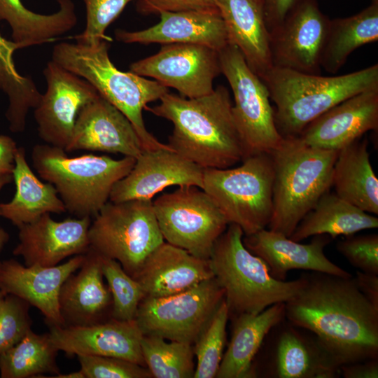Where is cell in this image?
Masks as SVG:
<instances>
[{
  "mask_svg": "<svg viewBox=\"0 0 378 378\" xmlns=\"http://www.w3.org/2000/svg\"><path fill=\"white\" fill-rule=\"evenodd\" d=\"M108 41L57 43L52 52V61L87 80L120 111L134 127L144 150L169 147L147 130L142 114L148 103L160 100L169 92L168 88L156 80L118 69L108 56Z\"/></svg>",
  "mask_w": 378,
  "mask_h": 378,
  "instance_id": "3957f363",
  "label": "cell"
},
{
  "mask_svg": "<svg viewBox=\"0 0 378 378\" xmlns=\"http://www.w3.org/2000/svg\"><path fill=\"white\" fill-rule=\"evenodd\" d=\"M332 186L340 197L365 212L378 214V179L370 163L366 139L339 150Z\"/></svg>",
  "mask_w": 378,
  "mask_h": 378,
  "instance_id": "f546056e",
  "label": "cell"
},
{
  "mask_svg": "<svg viewBox=\"0 0 378 378\" xmlns=\"http://www.w3.org/2000/svg\"><path fill=\"white\" fill-rule=\"evenodd\" d=\"M1 261H0V265H1ZM4 295H5V294L2 292L1 288V285H0V298H1Z\"/></svg>",
  "mask_w": 378,
  "mask_h": 378,
  "instance_id": "f907efd6",
  "label": "cell"
},
{
  "mask_svg": "<svg viewBox=\"0 0 378 378\" xmlns=\"http://www.w3.org/2000/svg\"><path fill=\"white\" fill-rule=\"evenodd\" d=\"M90 217L52 219L49 213L18 227L19 242L13 251L24 265L51 267L68 257L85 253L90 248Z\"/></svg>",
  "mask_w": 378,
  "mask_h": 378,
  "instance_id": "ac0fdd59",
  "label": "cell"
},
{
  "mask_svg": "<svg viewBox=\"0 0 378 378\" xmlns=\"http://www.w3.org/2000/svg\"><path fill=\"white\" fill-rule=\"evenodd\" d=\"M130 71L150 77L191 99L211 93L221 69L216 50L199 44L169 43L164 44L157 53L131 64Z\"/></svg>",
  "mask_w": 378,
  "mask_h": 378,
  "instance_id": "5bb4252c",
  "label": "cell"
},
{
  "mask_svg": "<svg viewBox=\"0 0 378 378\" xmlns=\"http://www.w3.org/2000/svg\"><path fill=\"white\" fill-rule=\"evenodd\" d=\"M13 181L12 174H6L0 176V192L2 188ZM9 240L8 233L1 227H0V253Z\"/></svg>",
  "mask_w": 378,
  "mask_h": 378,
  "instance_id": "c3c4849f",
  "label": "cell"
},
{
  "mask_svg": "<svg viewBox=\"0 0 378 378\" xmlns=\"http://www.w3.org/2000/svg\"><path fill=\"white\" fill-rule=\"evenodd\" d=\"M299 0H263V12L269 31L278 27Z\"/></svg>",
  "mask_w": 378,
  "mask_h": 378,
  "instance_id": "ee69618b",
  "label": "cell"
},
{
  "mask_svg": "<svg viewBox=\"0 0 378 378\" xmlns=\"http://www.w3.org/2000/svg\"><path fill=\"white\" fill-rule=\"evenodd\" d=\"M29 304L13 295L0 298V354L17 344L31 329Z\"/></svg>",
  "mask_w": 378,
  "mask_h": 378,
  "instance_id": "f35d334b",
  "label": "cell"
},
{
  "mask_svg": "<svg viewBox=\"0 0 378 378\" xmlns=\"http://www.w3.org/2000/svg\"><path fill=\"white\" fill-rule=\"evenodd\" d=\"M38 377L40 378H84V376L82 373V372L79 370L76 372H73L67 374H61L60 372L59 374H57L55 375L52 376H43L40 375Z\"/></svg>",
  "mask_w": 378,
  "mask_h": 378,
  "instance_id": "681fc988",
  "label": "cell"
},
{
  "mask_svg": "<svg viewBox=\"0 0 378 378\" xmlns=\"http://www.w3.org/2000/svg\"><path fill=\"white\" fill-rule=\"evenodd\" d=\"M54 346L68 356H110L146 366L141 348L143 333L135 319H110L86 326H50Z\"/></svg>",
  "mask_w": 378,
  "mask_h": 378,
  "instance_id": "ffe728a7",
  "label": "cell"
},
{
  "mask_svg": "<svg viewBox=\"0 0 378 378\" xmlns=\"http://www.w3.org/2000/svg\"><path fill=\"white\" fill-rule=\"evenodd\" d=\"M144 335L141 340L146 368L155 378H192L195 374L192 344Z\"/></svg>",
  "mask_w": 378,
  "mask_h": 378,
  "instance_id": "d590c367",
  "label": "cell"
},
{
  "mask_svg": "<svg viewBox=\"0 0 378 378\" xmlns=\"http://www.w3.org/2000/svg\"><path fill=\"white\" fill-rule=\"evenodd\" d=\"M166 242L209 260L214 246L229 223L202 188L185 186L153 202Z\"/></svg>",
  "mask_w": 378,
  "mask_h": 378,
  "instance_id": "8fae6325",
  "label": "cell"
},
{
  "mask_svg": "<svg viewBox=\"0 0 378 378\" xmlns=\"http://www.w3.org/2000/svg\"><path fill=\"white\" fill-rule=\"evenodd\" d=\"M224 298L213 277L174 295L145 296L134 319L144 335L193 344Z\"/></svg>",
  "mask_w": 378,
  "mask_h": 378,
  "instance_id": "4fadbf2b",
  "label": "cell"
},
{
  "mask_svg": "<svg viewBox=\"0 0 378 378\" xmlns=\"http://www.w3.org/2000/svg\"><path fill=\"white\" fill-rule=\"evenodd\" d=\"M340 371L344 378H377L378 358L344 364Z\"/></svg>",
  "mask_w": 378,
  "mask_h": 378,
  "instance_id": "f6af8a7d",
  "label": "cell"
},
{
  "mask_svg": "<svg viewBox=\"0 0 378 378\" xmlns=\"http://www.w3.org/2000/svg\"><path fill=\"white\" fill-rule=\"evenodd\" d=\"M341 365L311 331L286 318L266 335L251 368L252 378H338Z\"/></svg>",
  "mask_w": 378,
  "mask_h": 378,
  "instance_id": "7c38bea8",
  "label": "cell"
},
{
  "mask_svg": "<svg viewBox=\"0 0 378 378\" xmlns=\"http://www.w3.org/2000/svg\"><path fill=\"white\" fill-rule=\"evenodd\" d=\"M337 251L359 271L378 275V234L350 235L337 244Z\"/></svg>",
  "mask_w": 378,
  "mask_h": 378,
  "instance_id": "b9f144b4",
  "label": "cell"
},
{
  "mask_svg": "<svg viewBox=\"0 0 378 378\" xmlns=\"http://www.w3.org/2000/svg\"><path fill=\"white\" fill-rule=\"evenodd\" d=\"M59 9L43 15L27 9L21 0H0V21L11 29L13 41L24 48L50 43L71 30L78 18L71 0H58Z\"/></svg>",
  "mask_w": 378,
  "mask_h": 378,
  "instance_id": "4dcf8cb0",
  "label": "cell"
},
{
  "mask_svg": "<svg viewBox=\"0 0 378 378\" xmlns=\"http://www.w3.org/2000/svg\"><path fill=\"white\" fill-rule=\"evenodd\" d=\"M377 40L378 0H370L368 6L354 15L329 20L321 67L335 74L355 50Z\"/></svg>",
  "mask_w": 378,
  "mask_h": 378,
  "instance_id": "d6a6232c",
  "label": "cell"
},
{
  "mask_svg": "<svg viewBox=\"0 0 378 378\" xmlns=\"http://www.w3.org/2000/svg\"><path fill=\"white\" fill-rule=\"evenodd\" d=\"M232 337L217 378H252L253 361L270 330L285 318V303L272 304L257 314L234 317Z\"/></svg>",
  "mask_w": 378,
  "mask_h": 378,
  "instance_id": "83f0119b",
  "label": "cell"
},
{
  "mask_svg": "<svg viewBox=\"0 0 378 378\" xmlns=\"http://www.w3.org/2000/svg\"><path fill=\"white\" fill-rule=\"evenodd\" d=\"M339 150L309 146L284 136L270 153L274 169L272 214L268 229L289 237L304 216L332 186Z\"/></svg>",
  "mask_w": 378,
  "mask_h": 378,
  "instance_id": "5b68a950",
  "label": "cell"
},
{
  "mask_svg": "<svg viewBox=\"0 0 378 378\" xmlns=\"http://www.w3.org/2000/svg\"><path fill=\"white\" fill-rule=\"evenodd\" d=\"M18 148L13 138L0 134V176L12 174Z\"/></svg>",
  "mask_w": 378,
  "mask_h": 378,
  "instance_id": "bcb514c9",
  "label": "cell"
},
{
  "mask_svg": "<svg viewBox=\"0 0 378 378\" xmlns=\"http://www.w3.org/2000/svg\"><path fill=\"white\" fill-rule=\"evenodd\" d=\"M378 129V86L352 96L316 118L298 137L307 145L340 150Z\"/></svg>",
  "mask_w": 378,
  "mask_h": 378,
  "instance_id": "44dd1931",
  "label": "cell"
},
{
  "mask_svg": "<svg viewBox=\"0 0 378 378\" xmlns=\"http://www.w3.org/2000/svg\"><path fill=\"white\" fill-rule=\"evenodd\" d=\"M329 20L316 0H299L283 22L270 31L272 67L321 74Z\"/></svg>",
  "mask_w": 378,
  "mask_h": 378,
  "instance_id": "9a60e30c",
  "label": "cell"
},
{
  "mask_svg": "<svg viewBox=\"0 0 378 378\" xmlns=\"http://www.w3.org/2000/svg\"><path fill=\"white\" fill-rule=\"evenodd\" d=\"M132 0H83L86 9V24L83 31L76 36V42L94 44L109 41L105 35L108 25Z\"/></svg>",
  "mask_w": 378,
  "mask_h": 378,
  "instance_id": "ab89813d",
  "label": "cell"
},
{
  "mask_svg": "<svg viewBox=\"0 0 378 378\" xmlns=\"http://www.w3.org/2000/svg\"><path fill=\"white\" fill-rule=\"evenodd\" d=\"M43 75L46 90L34 109L38 135L46 144L65 150L79 112L99 94L87 80L52 60Z\"/></svg>",
  "mask_w": 378,
  "mask_h": 378,
  "instance_id": "2e32d148",
  "label": "cell"
},
{
  "mask_svg": "<svg viewBox=\"0 0 378 378\" xmlns=\"http://www.w3.org/2000/svg\"><path fill=\"white\" fill-rule=\"evenodd\" d=\"M85 253L51 267L26 266L14 259L1 262L0 285L5 294L17 296L36 307L47 324L64 326L59 295L66 279L80 268Z\"/></svg>",
  "mask_w": 378,
  "mask_h": 378,
  "instance_id": "d6986e66",
  "label": "cell"
},
{
  "mask_svg": "<svg viewBox=\"0 0 378 378\" xmlns=\"http://www.w3.org/2000/svg\"><path fill=\"white\" fill-rule=\"evenodd\" d=\"M12 176L15 192L9 202L0 203V216L13 225L19 227L45 214L66 211L54 186L42 182L31 170L22 147L16 151Z\"/></svg>",
  "mask_w": 378,
  "mask_h": 378,
  "instance_id": "f1b7e54d",
  "label": "cell"
},
{
  "mask_svg": "<svg viewBox=\"0 0 378 378\" xmlns=\"http://www.w3.org/2000/svg\"><path fill=\"white\" fill-rule=\"evenodd\" d=\"M18 49L13 41L0 35V89L8 99L6 118L10 130L15 133L24 130L29 111L37 106L42 96L31 78L18 72L13 61Z\"/></svg>",
  "mask_w": 378,
  "mask_h": 378,
  "instance_id": "836d02e7",
  "label": "cell"
},
{
  "mask_svg": "<svg viewBox=\"0 0 378 378\" xmlns=\"http://www.w3.org/2000/svg\"><path fill=\"white\" fill-rule=\"evenodd\" d=\"M209 261L164 241L134 276L146 296L160 298L186 290L213 278Z\"/></svg>",
  "mask_w": 378,
  "mask_h": 378,
  "instance_id": "484cf974",
  "label": "cell"
},
{
  "mask_svg": "<svg viewBox=\"0 0 378 378\" xmlns=\"http://www.w3.org/2000/svg\"><path fill=\"white\" fill-rule=\"evenodd\" d=\"M258 2H259L260 4L262 5L263 7V0H256Z\"/></svg>",
  "mask_w": 378,
  "mask_h": 378,
  "instance_id": "816d5d0a",
  "label": "cell"
},
{
  "mask_svg": "<svg viewBox=\"0 0 378 378\" xmlns=\"http://www.w3.org/2000/svg\"><path fill=\"white\" fill-rule=\"evenodd\" d=\"M241 228L230 223L216 240L209 258L214 277L225 292L229 318L257 314L276 303H285L304 284L301 275L293 281L272 277L267 264L243 243Z\"/></svg>",
  "mask_w": 378,
  "mask_h": 378,
  "instance_id": "8992f818",
  "label": "cell"
},
{
  "mask_svg": "<svg viewBox=\"0 0 378 378\" xmlns=\"http://www.w3.org/2000/svg\"><path fill=\"white\" fill-rule=\"evenodd\" d=\"M88 236L91 248L119 262L132 278L164 241L151 200L107 202L93 218Z\"/></svg>",
  "mask_w": 378,
  "mask_h": 378,
  "instance_id": "9c48e42d",
  "label": "cell"
},
{
  "mask_svg": "<svg viewBox=\"0 0 378 378\" xmlns=\"http://www.w3.org/2000/svg\"><path fill=\"white\" fill-rule=\"evenodd\" d=\"M236 167L204 169L202 190L228 223L244 235L266 228L272 214L274 169L270 154L244 158Z\"/></svg>",
  "mask_w": 378,
  "mask_h": 378,
  "instance_id": "ba28073f",
  "label": "cell"
},
{
  "mask_svg": "<svg viewBox=\"0 0 378 378\" xmlns=\"http://www.w3.org/2000/svg\"><path fill=\"white\" fill-rule=\"evenodd\" d=\"M160 101L145 110L173 123L167 144L171 150L203 169L228 168L244 160V145L225 87L191 99L169 92Z\"/></svg>",
  "mask_w": 378,
  "mask_h": 378,
  "instance_id": "7a4b0ae2",
  "label": "cell"
},
{
  "mask_svg": "<svg viewBox=\"0 0 378 378\" xmlns=\"http://www.w3.org/2000/svg\"><path fill=\"white\" fill-rule=\"evenodd\" d=\"M66 153L48 144H36L31 155L33 167L42 179L54 186L66 211L78 218H93L136 159L93 154L69 157Z\"/></svg>",
  "mask_w": 378,
  "mask_h": 378,
  "instance_id": "52a82bcc",
  "label": "cell"
},
{
  "mask_svg": "<svg viewBox=\"0 0 378 378\" xmlns=\"http://www.w3.org/2000/svg\"><path fill=\"white\" fill-rule=\"evenodd\" d=\"M84 378H150L146 367L127 360L102 356H77Z\"/></svg>",
  "mask_w": 378,
  "mask_h": 378,
  "instance_id": "60d3db41",
  "label": "cell"
},
{
  "mask_svg": "<svg viewBox=\"0 0 378 378\" xmlns=\"http://www.w3.org/2000/svg\"><path fill=\"white\" fill-rule=\"evenodd\" d=\"M354 278L360 291L378 308V275L357 270Z\"/></svg>",
  "mask_w": 378,
  "mask_h": 378,
  "instance_id": "7dc6e473",
  "label": "cell"
},
{
  "mask_svg": "<svg viewBox=\"0 0 378 378\" xmlns=\"http://www.w3.org/2000/svg\"><path fill=\"white\" fill-rule=\"evenodd\" d=\"M218 53L221 74L226 78L234 97L232 113L243 142L244 158L260 153L270 154L283 136L275 124L274 110L267 86L251 69L236 46L229 44Z\"/></svg>",
  "mask_w": 378,
  "mask_h": 378,
  "instance_id": "30bf717a",
  "label": "cell"
},
{
  "mask_svg": "<svg viewBox=\"0 0 378 378\" xmlns=\"http://www.w3.org/2000/svg\"><path fill=\"white\" fill-rule=\"evenodd\" d=\"M229 310L225 298L193 346L197 358L194 378H214L220 367L226 342Z\"/></svg>",
  "mask_w": 378,
  "mask_h": 378,
  "instance_id": "8d00e7d4",
  "label": "cell"
},
{
  "mask_svg": "<svg viewBox=\"0 0 378 378\" xmlns=\"http://www.w3.org/2000/svg\"><path fill=\"white\" fill-rule=\"evenodd\" d=\"M137 9L143 14L190 10L219 13L215 0H140Z\"/></svg>",
  "mask_w": 378,
  "mask_h": 378,
  "instance_id": "7bdbcfd3",
  "label": "cell"
},
{
  "mask_svg": "<svg viewBox=\"0 0 378 378\" xmlns=\"http://www.w3.org/2000/svg\"><path fill=\"white\" fill-rule=\"evenodd\" d=\"M204 169L169 147L144 150L130 172L113 187L109 201L151 200L169 186L202 188Z\"/></svg>",
  "mask_w": 378,
  "mask_h": 378,
  "instance_id": "e0dca14e",
  "label": "cell"
},
{
  "mask_svg": "<svg viewBox=\"0 0 378 378\" xmlns=\"http://www.w3.org/2000/svg\"><path fill=\"white\" fill-rule=\"evenodd\" d=\"M101 257L102 273L112 297L111 318L118 321L134 320L145 293L119 262L102 255Z\"/></svg>",
  "mask_w": 378,
  "mask_h": 378,
  "instance_id": "74e56055",
  "label": "cell"
},
{
  "mask_svg": "<svg viewBox=\"0 0 378 378\" xmlns=\"http://www.w3.org/2000/svg\"><path fill=\"white\" fill-rule=\"evenodd\" d=\"M377 227V216L363 211L335 192L328 191L304 216L289 237L299 242L318 234H327L334 239Z\"/></svg>",
  "mask_w": 378,
  "mask_h": 378,
  "instance_id": "1f68e13d",
  "label": "cell"
},
{
  "mask_svg": "<svg viewBox=\"0 0 378 378\" xmlns=\"http://www.w3.org/2000/svg\"><path fill=\"white\" fill-rule=\"evenodd\" d=\"M101 258L90 247L79 271L71 274L62 284L59 305L64 327L107 321L105 315L112 311V297L103 281Z\"/></svg>",
  "mask_w": 378,
  "mask_h": 378,
  "instance_id": "d4e9b609",
  "label": "cell"
},
{
  "mask_svg": "<svg viewBox=\"0 0 378 378\" xmlns=\"http://www.w3.org/2000/svg\"><path fill=\"white\" fill-rule=\"evenodd\" d=\"M156 24L139 31L118 29V41L125 43H192L220 51L230 44L220 13L161 12Z\"/></svg>",
  "mask_w": 378,
  "mask_h": 378,
  "instance_id": "cb8c5ba5",
  "label": "cell"
},
{
  "mask_svg": "<svg viewBox=\"0 0 378 378\" xmlns=\"http://www.w3.org/2000/svg\"><path fill=\"white\" fill-rule=\"evenodd\" d=\"M120 153L136 159L144 150L130 121L100 94L79 112L66 152Z\"/></svg>",
  "mask_w": 378,
  "mask_h": 378,
  "instance_id": "7402d4cb",
  "label": "cell"
},
{
  "mask_svg": "<svg viewBox=\"0 0 378 378\" xmlns=\"http://www.w3.org/2000/svg\"><path fill=\"white\" fill-rule=\"evenodd\" d=\"M276 105L274 121L284 136H298L304 127L335 105L378 86V64L349 74L323 76L272 67L262 77Z\"/></svg>",
  "mask_w": 378,
  "mask_h": 378,
  "instance_id": "277c9868",
  "label": "cell"
},
{
  "mask_svg": "<svg viewBox=\"0 0 378 378\" xmlns=\"http://www.w3.org/2000/svg\"><path fill=\"white\" fill-rule=\"evenodd\" d=\"M230 44L236 46L260 78L272 67L270 31L262 5L256 0H215Z\"/></svg>",
  "mask_w": 378,
  "mask_h": 378,
  "instance_id": "4316f807",
  "label": "cell"
},
{
  "mask_svg": "<svg viewBox=\"0 0 378 378\" xmlns=\"http://www.w3.org/2000/svg\"><path fill=\"white\" fill-rule=\"evenodd\" d=\"M285 302V318L313 332L340 365L378 358V308L353 276L311 271Z\"/></svg>",
  "mask_w": 378,
  "mask_h": 378,
  "instance_id": "6da1fadb",
  "label": "cell"
},
{
  "mask_svg": "<svg viewBox=\"0 0 378 378\" xmlns=\"http://www.w3.org/2000/svg\"><path fill=\"white\" fill-rule=\"evenodd\" d=\"M58 351L48 333L39 335L30 329L17 344L0 354V377L36 378L46 373L59 374Z\"/></svg>",
  "mask_w": 378,
  "mask_h": 378,
  "instance_id": "e575fe53",
  "label": "cell"
},
{
  "mask_svg": "<svg viewBox=\"0 0 378 378\" xmlns=\"http://www.w3.org/2000/svg\"><path fill=\"white\" fill-rule=\"evenodd\" d=\"M309 244H300L279 232L266 228L245 235L243 243L253 254L267 264L270 275L286 281L288 272L304 270L328 273L340 276L352 274L330 261L324 248L332 238L327 234L313 236Z\"/></svg>",
  "mask_w": 378,
  "mask_h": 378,
  "instance_id": "603a6c76",
  "label": "cell"
}]
</instances>
